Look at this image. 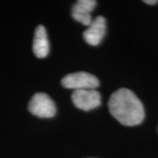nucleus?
<instances>
[{"instance_id":"f257e3e1","label":"nucleus","mask_w":158,"mask_h":158,"mask_svg":"<svg viewBox=\"0 0 158 158\" xmlns=\"http://www.w3.org/2000/svg\"><path fill=\"white\" fill-rule=\"evenodd\" d=\"M111 114L125 126L141 124L145 117L144 107L135 94L127 88L113 92L108 102Z\"/></svg>"},{"instance_id":"f03ea898","label":"nucleus","mask_w":158,"mask_h":158,"mask_svg":"<svg viewBox=\"0 0 158 158\" xmlns=\"http://www.w3.org/2000/svg\"><path fill=\"white\" fill-rule=\"evenodd\" d=\"M62 86L74 90L96 89L99 81L94 75L87 72H76L65 76L62 80Z\"/></svg>"},{"instance_id":"7ed1b4c3","label":"nucleus","mask_w":158,"mask_h":158,"mask_svg":"<svg viewBox=\"0 0 158 158\" xmlns=\"http://www.w3.org/2000/svg\"><path fill=\"white\" fill-rule=\"evenodd\" d=\"M30 113L40 118H52L56 115V106L50 97L45 93H36L29 102Z\"/></svg>"},{"instance_id":"20e7f679","label":"nucleus","mask_w":158,"mask_h":158,"mask_svg":"<svg viewBox=\"0 0 158 158\" xmlns=\"http://www.w3.org/2000/svg\"><path fill=\"white\" fill-rule=\"evenodd\" d=\"M74 105L84 111H90L101 105V96L95 89L74 90L72 93Z\"/></svg>"},{"instance_id":"39448f33","label":"nucleus","mask_w":158,"mask_h":158,"mask_svg":"<svg viewBox=\"0 0 158 158\" xmlns=\"http://www.w3.org/2000/svg\"><path fill=\"white\" fill-rule=\"evenodd\" d=\"M106 31V21L102 16L92 19V22L84 33L85 41L91 46L98 45L104 38Z\"/></svg>"},{"instance_id":"423d86ee","label":"nucleus","mask_w":158,"mask_h":158,"mask_svg":"<svg viewBox=\"0 0 158 158\" xmlns=\"http://www.w3.org/2000/svg\"><path fill=\"white\" fill-rule=\"evenodd\" d=\"M97 2L94 0H79L72 7V17L77 21L85 26H90L92 22L91 11L96 6Z\"/></svg>"},{"instance_id":"0eeeda50","label":"nucleus","mask_w":158,"mask_h":158,"mask_svg":"<svg viewBox=\"0 0 158 158\" xmlns=\"http://www.w3.org/2000/svg\"><path fill=\"white\" fill-rule=\"evenodd\" d=\"M34 55L38 58H44L49 52V42L45 27L41 25L37 27L33 44Z\"/></svg>"},{"instance_id":"6e6552de","label":"nucleus","mask_w":158,"mask_h":158,"mask_svg":"<svg viewBox=\"0 0 158 158\" xmlns=\"http://www.w3.org/2000/svg\"><path fill=\"white\" fill-rule=\"evenodd\" d=\"M144 3H146L148 5H156V4H157L158 1L157 0H145Z\"/></svg>"}]
</instances>
